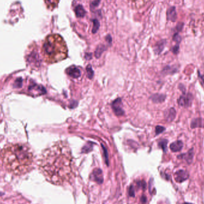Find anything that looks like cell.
<instances>
[{
  "mask_svg": "<svg viewBox=\"0 0 204 204\" xmlns=\"http://www.w3.org/2000/svg\"><path fill=\"white\" fill-rule=\"evenodd\" d=\"M38 168L46 180L56 186L71 183L76 176L74 158L66 142H57L45 149L39 159Z\"/></svg>",
  "mask_w": 204,
  "mask_h": 204,
  "instance_id": "6da1fadb",
  "label": "cell"
},
{
  "mask_svg": "<svg viewBox=\"0 0 204 204\" xmlns=\"http://www.w3.org/2000/svg\"><path fill=\"white\" fill-rule=\"evenodd\" d=\"M0 157L6 169L14 176L25 175L33 168L35 155L27 143H9L1 150Z\"/></svg>",
  "mask_w": 204,
  "mask_h": 204,
  "instance_id": "7a4b0ae2",
  "label": "cell"
},
{
  "mask_svg": "<svg viewBox=\"0 0 204 204\" xmlns=\"http://www.w3.org/2000/svg\"><path fill=\"white\" fill-rule=\"evenodd\" d=\"M42 55L44 60L48 64L64 60L67 57V48L62 37L59 35L47 37L42 45Z\"/></svg>",
  "mask_w": 204,
  "mask_h": 204,
  "instance_id": "3957f363",
  "label": "cell"
},
{
  "mask_svg": "<svg viewBox=\"0 0 204 204\" xmlns=\"http://www.w3.org/2000/svg\"><path fill=\"white\" fill-rule=\"evenodd\" d=\"M193 97L191 94H184V95L181 96L178 100V105L181 106L188 108L189 107L192 101Z\"/></svg>",
  "mask_w": 204,
  "mask_h": 204,
  "instance_id": "277c9868",
  "label": "cell"
},
{
  "mask_svg": "<svg viewBox=\"0 0 204 204\" xmlns=\"http://www.w3.org/2000/svg\"><path fill=\"white\" fill-rule=\"evenodd\" d=\"M189 177L188 173L184 170H179L175 174V179L177 182H183Z\"/></svg>",
  "mask_w": 204,
  "mask_h": 204,
  "instance_id": "5b68a950",
  "label": "cell"
},
{
  "mask_svg": "<svg viewBox=\"0 0 204 204\" xmlns=\"http://www.w3.org/2000/svg\"><path fill=\"white\" fill-rule=\"evenodd\" d=\"M166 16L168 21H170L173 22H176L177 19V13L176 11V8L174 7H170L167 11Z\"/></svg>",
  "mask_w": 204,
  "mask_h": 204,
  "instance_id": "8992f818",
  "label": "cell"
},
{
  "mask_svg": "<svg viewBox=\"0 0 204 204\" xmlns=\"http://www.w3.org/2000/svg\"><path fill=\"white\" fill-rule=\"evenodd\" d=\"M191 127L192 128H204V119L200 118L193 119L191 122Z\"/></svg>",
  "mask_w": 204,
  "mask_h": 204,
  "instance_id": "52a82bcc",
  "label": "cell"
},
{
  "mask_svg": "<svg viewBox=\"0 0 204 204\" xmlns=\"http://www.w3.org/2000/svg\"><path fill=\"white\" fill-rule=\"evenodd\" d=\"M67 74L73 78H78L80 76V71L78 67L75 66H71L67 69Z\"/></svg>",
  "mask_w": 204,
  "mask_h": 204,
  "instance_id": "ba28073f",
  "label": "cell"
},
{
  "mask_svg": "<svg viewBox=\"0 0 204 204\" xmlns=\"http://www.w3.org/2000/svg\"><path fill=\"white\" fill-rule=\"evenodd\" d=\"M183 146V143L181 141L178 140L173 142L170 145V149L174 152H177L180 151Z\"/></svg>",
  "mask_w": 204,
  "mask_h": 204,
  "instance_id": "9c48e42d",
  "label": "cell"
},
{
  "mask_svg": "<svg viewBox=\"0 0 204 204\" xmlns=\"http://www.w3.org/2000/svg\"><path fill=\"white\" fill-rule=\"evenodd\" d=\"M75 13L76 16L79 18H84L85 15H86V11H85L84 7L81 5H78L75 7Z\"/></svg>",
  "mask_w": 204,
  "mask_h": 204,
  "instance_id": "30bf717a",
  "label": "cell"
},
{
  "mask_svg": "<svg viewBox=\"0 0 204 204\" xmlns=\"http://www.w3.org/2000/svg\"><path fill=\"white\" fill-rule=\"evenodd\" d=\"M176 115V112L174 108L170 109L168 111L166 112V115H165L166 120L168 122H171L175 118Z\"/></svg>",
  "mask_w": 204,
  "mask_h": 204,
  "instance_id": "8fae6325",
  "label": "cell"
},
{
  "mask_svg": "<svg viewBox=\"0 0 204 204\" xmlns=\"http://www.w3.org/2000/svg\"><path fill=\"white\" fill-rule=\"evenodd\" d=\"M181 158L184 157V159L186 160V161L188 162L189 164L191 163L193 157V149H191L187 154H183L181 156H180Z\"/></svg>",
  "mask_w": 204,
  "mask_h": 204,
  "instance_id": "7c38bea8",
  "label": "cell"
},
{
  "mask_svg": "<svg viewBox=\"0 0 204 204\" xmlns=\"http://www.w3.org/2000/svg\"><path fill=\"white\" fill-rule=\"evenodd\" d=\"M165 44H166V41L164 40L161 41L158 43V44L157 45V48H156V50L157 51L158 53H160L163 50Z\"/></svg>",
  "mask_w": 204,
  "mask_h": 204,
  "instance_id": "4fadbf2b",
  "label": "cell"
},
{
  "mask_svg": "<svg viewBox=\"0 0 204 204\" xmlns=\"http://www.w3.org/2000/svg\"><path fill=\"white\" fill-rule=\"evenodd\" d=\"M100 26V23L96 19L93 20V30L92 32L93 33H96V32L98 30V28Z\"/></svg>",
  "mask_w": 204,
  "mask_h": 204,
  "instance_id": "5bb4252c",
  "label": "cell"
},
{
  "mask_svg": "<svg viewBox=\"0 0 204 204\" xmlns=\"http://www.w3.org/2000/svg\"><path fill=\"white\" fill-rule=\"evenodd\" d=\"M173 40L174 41H176L178 44H179L181 41V37L178 35V33H176L174 34V35L173 36Z\"/></svg>",
  "mask_w": 204,
  "mask_h": 204,
  "instance_id": "9a60e30c",
  "label": "cell"
},
{
  "mask_svg": "<svg viewBox=\"0 0 204 204\" xmlns=\"http://www.w3.org/2000/svg\"><path fill=\"white\" fill-rule=\"evenodd\" d=\"M46 1L49 5L55 7L56 5H57L59 0H46Z\"/></svg>",
  "mask_w": 204,
  "mask_h": 204,
  "instance_id": "2e32d148",
  "label": "cell"
},
{
  "mask_svg": "<svg viewBox=\"0 0 204 204\" xmlns=\"http://www.w3.org/2000/svg\"><path fill=\"white\" fill-rule=\"evenodd\" d=\"M167 140H162V141H161V142L159 143V145L162 147V149H164V150H165L166 149V145H167Z\"/></svg>",
  "mask_w": 204,
  "mask_h": 204,
  "instance_id": "e0dca14e",
  "label": "cell"
},
{
  "mask_svg": "<svg viewBox=\"0 0 204 204\" xmlns=\"http://www.w3.org/2000/svg\"><path fill=\"white\" fill-rule=\"evenodd\" d=\"M164 130H165V128H164V127H161V126H158V127H157V128H156V132H157V134L161 133V132H163Z\"/></svg>",
  "mask_w": 204,
  "mask_h": 204,
  "instance_id": "ac0fdd59",
  "label": "cell"
},
{
  "mask_svg": "<svg viewBox=\"0 0 204 204\" xmlns=\"http://www.w3.org/2000/svg\"><path fill=\"white\" fill-rule=\"evenodd\" d=\"M178 51H179V45L178 44L175 45L173 48V52L175 54V55H177L178 52Z\"/></svg>",
  "mask_w": 204,
  "mask_h": 204,
  "instance_id": "d6986e66",
  "label": "cell"
},
{
  "mask_svg": "<svg viewBox=\"0 0 204 204\" xmlns=\"http://www.w3.org/2000/svg\"><path fill=\"white\" fill-rule=\"evenodd\" d=\"M100 1V0H95L93 2L91 6H93V7H97L98 6V4H99Z\"/></svg>",
  "mask_w": 204,
  "mask_h": 204,
  "instance_id": "ffe728a7",
  "label": "cell"
},
{
  "mask_svg": "<svg viewBox=\"0 0 204 204\" xmlns=\"http://www.w3.org/2000/svg\"><path fill=\"white\" fill-rule=\"evenodd\" d=\"M183 26V24L182 23H180L177 25V28H176V29H177L178 31H180V30L182 29Z\"/></svg>",
  "mask_w": 204,
  "mask_h": 204,
  "instance_id": "44dd1931",
  "label": "cell"
},
{
  "mask_svg": "<svg viewBox=\"0 0 204 204\" xmlns=\"http://www.w3.org/2000/svg\"><path fill=\"white\" fill-rule=\"evenodd\" d=\"M185 204H191V203H185Z\"/></svg>",
  "mask_w": 204,
  "mask_h": 204,
  "instance_id": "7402d4cb",
  "label": "cell"
}]
</instances>
